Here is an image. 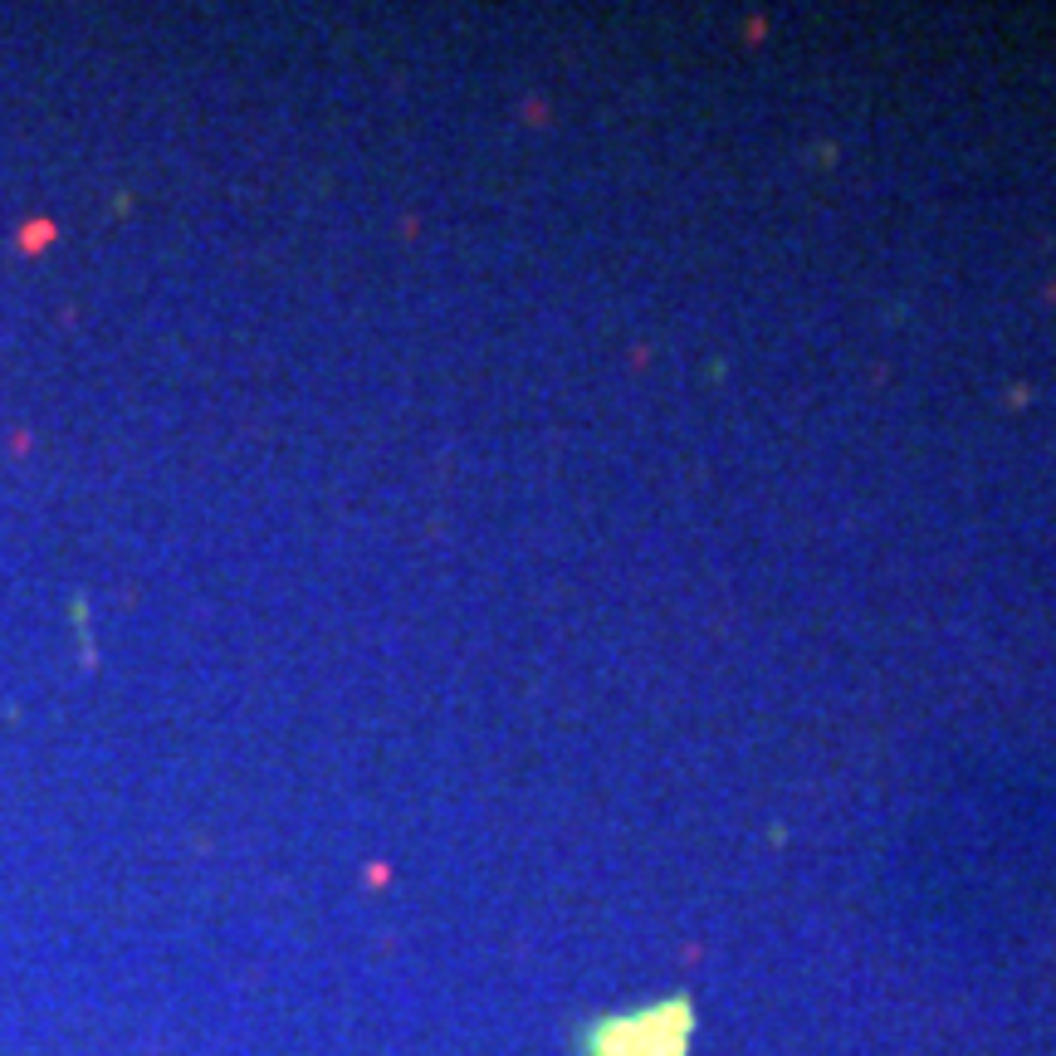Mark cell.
Wrapping results in <instances>:
<instances>
[{"instance_id":"cell-1","label":"cell","mask_w":1056,"mask_h":1056,"mask_svg":"<svg viewBox=\"0 0 1056 1056\" xmlns=\"http://www.w3.org/2000/svg\"><path fill=\"white\" fill-rule=\"evenodd\" d=\"M690 1042V1008L685 1003H660L636 1017H617L601 1023L587 1052L592 1056H685Z\"/></svg>"}]
</instances>
